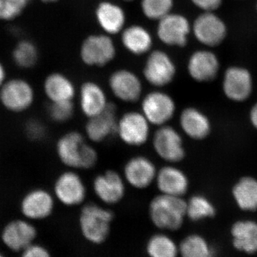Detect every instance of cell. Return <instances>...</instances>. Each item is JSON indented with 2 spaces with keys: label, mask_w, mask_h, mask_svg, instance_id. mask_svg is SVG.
<instances>
[{
  "label": "cell",
  "mask_w": 257,
  "mask_h": 257,
  "mask_svg": "<svg viewBox=\"0 0 257 257\" xmlns=\"http://www.w3.org/2000/svg\"><path fill=\"white\" fill-rule=\"evenodd\" d=\"M55 152L60 163L69 170H92L97 164L99 155L84 134L68 131L59 138Z\"/></svg>",
  "instance_id": "6da1fadb"
},
{
  "label": "cell",
  "mask_w": 257,
  "mask_h": 257,
  "mask_svg": "<svg viewBox=\"0 0 257 257\" xmlns=\"http://www.w3.org/2000/svg\"><path fill=\"white\" fill-rule=\"evenodd\" d=\"M148 212L152 224L158 229L177 231L187 217V201L159 193L150 200Z\"/></svg>",
  "instance_id": "7a4b0ae2"
},
{
  "label": "cell",
  "mask_w": 257,
  "mask_h": 257,
  "mask_svg": "<svg viewBox=\"0 0 257 257\" xmlns=\"http://www.w3.org/2000/svg\"><path fill=\"white\" fill-rule=\"evenodd\" d=\"M114 213L95 203L83 204L79 217L81 233L91 243L104 242L109 234Z\"/></svg>",
  "instance_id": "3957f363"
},
{
  "label": "cell",
  "mask_w": 257,
  "mask_h": 257,
  "mask_svg": "<svg viewBox=\"0 0 257 257\" xmlns=\"http://www.w3.org/2000/svg\"><path fill=\"white\" fill-rule=\"evenodd\" d=\"M35 100V87L23 77L8 78L0 88V105L13 114H23L30 110Z\"/></svg>",
  "instance_id": "277c9868"
},
{
  "label": "cell",
  "mask_w": 257,
  "mask_h": 257,
  "mask_svg": "<svg viewBox=\"0 0 257 257\" xmlns=\"http://www.w3.org/2000/svg\"><path fill=\"white\" fill-rule=\"evenodd\" d=\"M152 126L141 111H127L118 117L115 135L126 146L138 148L151 140Z\"/></svg>",
  "instance_id": "5b68a950"
},
{
  "label": "cell",
  "mask_w": 257,
  "mask_h": 257,
  "mask_svg": "<svg viewBox=\"0 0 257 257\" xmlns=\"http://www.w3.org/2000/svg\"><path fill=\"white\" fill-rule=\"evenodd\" d=\"M140 111L152 126L160 127L169 124L177 111L175 99L161 89L143 95L140 100Z\"/></svg>",
  "instance_id": "8992f818"
},
{
  "label": "cell",
  "mask_w": 257,
  "mask_h": 257,
  "mask_svg": "<svg viewBox=\"0 0 257 257\" xmlns=\"http://www.w3.org/2000/svg\"><path fill=\"white\" fill-rule=\"evenodd\" d=\"M56 201L67 207L83 205L87 199V188L78 171L69 170L56 177L52 191Z\"/></svg>",
  "instance_id": "52a82bcc"
},
{
  "label": "cell",
  "mask_w": 257,
  "mask_h": 257,
  "mask_svg": "<svg viewBox=\"0 0 257 257\" xmlns=\"http://www.w3.org/2000/svg\"><path fill=\"white\" fill-rule=\"evenodd\" d=\"M151 143L155 155L166 164L177 165L186 156L183 138L170 125L157 127L156 131L152 135Z\"/></svg>",
  "instance_id": "ba28073f"
},
{
  "label": "cell",
  "mask_w": 257,
  "mask_h": 257,
  "mask_svg": "<svg viewBox=\"0 0 257 257\" xmlns=\"http://www.w3.org/2000/svg\"><path fill=\"white\" fill-rule=\"evenodd\" d=\"M116 54L112 38L105 33L89 35L81 45V60L89 67H104L114 60Z\"/></svg>",
  "instance_id": "9c48e42d"
},
{
  "label": "cell",
  "mask_w": 257,
  "mask_h": 257,
  "mask_svg": "<svg viewBox=\"0 0 257 257\" xmlns=\"http://www.w3.org/2000/svg\"><path fill=\"white\" fill-rule=\"evenodd\" d=\"M177 74V67L165 51L155 50L149 52L143 68L145 81L156 89L167 87L173 82Z\"/></svg>",
  "instance_id": "30bf717a"
},
{
  "label": "cell",
  "mask_w": 257,
  "mask_h": 257,
  "mask_svg": "<svg viewBox=\"0 0 257 257\" xmlns=\"http://www.w3.org/2000/svg\"><path fill=\"white\" fill-rule=\"evenodd\" d=\"M56 202L52 191L36 187L25 193L20 199V213L23 217L32 222L45 220L53 214Z\"/></svg>",
  "instance_id": "8fae6325"
},
{
  "label": "cell",
  "mask_w": 257,
  "mask_h": 257,
  "mask_svg": "<svg viewBox=\"0 0 257 257\" xmlns=\"http://www.w3.org/2000/svg\"><path fill=\"white\" fill-rule=\"evenodd\" d=\"M158 168L150 157L135 155L125 162L122 175L126 184L136 190H145L155 184Z\"/></svg>",
  "instance_id": "7c38bea8"
},
{
  "label": "cell",
  "mask_w": 257,
  "mask_h": 257,
  "mask_svg": "<svg viewBox=\"0 0 257 257\" xmlns=\"http://www.w3.org/2000/svg\"><path fill=\"white\" fill-rule=\"evenodd\" d=\"M126 184L121 174L114 170H107L94 177L92 190L94 195L105 205H116L124 199Z\"/></svg>",
  "instance_id": "4fadbf2b"
},
{
  "label": "cell",
  "mask_w": 257,
  "mask_h": 257,
  "mask_svg": "<svg viewBox=\"0 0 257 257\" xmlns=\"http://www.w3.org/2000/svg\"><path fill=\"white\" fill-rule=\"evenodd\" d=\"M108 85L111 94L121 102L133 104L143 96L142 79L133 71L119 69L111 74Z\"/></svg>",
  "instance_id": "5bb4252c"
},
{
  "label": "cell",
  "mask_w": 257,
  "mask_h": 257,
  "mask_svg": "<svg viewBox=\"0 0 257 257\" xmlns=\"http://www.w3.org/2000/svg\"><path fill=\"white\" fill-rule=\"evenodd\" d=\"M37 236L36 226L24 217L10 221L1 231L2 242L13 252L21 253L35 243Z\"/></svg>",
  "instance_id": "9a60e30c"
},
{
  "label": "cell",
  "mask_w": 257,
  "mask_h": 257,
  "mask_svg": "<svg viewBox=\"0 0 257 257\" xmlns=\"http://www.w3.org/2000/svg\"><path fill=\"white\" fill-rule=\"evenodd\" d=\"M191 30L188 19L178 13H171L159 20L157 36L167 46L184 47L187 44Z\"/></svg>",
  "instance_id": "2e32d148"
},
{
  "label": "cell",
  "mask_w": 257,
  "mask_h": 257,
  "mask_svg": "<svg viewBox=\"0 0 257 257\" xmlns=\"http://www.w3.org/2000/svg\"><path fill=\"white\" fill-rule=\"evenodd\" d=\"M196 39L207 47H216L224 41L227 29L223 20L213 12L199 15L192 26Z\"/></svg>",
  "instance_id": "e0dca14e"
},
{
  "label": "cell",
  "mask_w": 257,
  "mask_h": 257,
  "mask_svg": "<svg viewBox=\"0 0 257 257\" xmlns=\"http://www.w3.org/2000/svg\"><path fill=\"white\" fill-rule=\"evenodd\" d=\"M116 111L114 103L109 102L102 113L87 119L84 126V135L89 143H101L115 135L118 121Z\"/></svg>",
  "instance_id": "ac0fdd59"
},
{
  "label": "cell",
  "mask_w": 257,
  "mask_h": 257,
  "mask_svg": "<svg viewBox=\"0 0 257 257\" xmlns=\"http://www.w3.org/2000/svg\"><path fill=\"white\" fill-rule=\"evenodd\" d=\"M155 184L160 194L184 197L188 192L189 181L187 175L176 165L166 164L158 169Z\"/></svg>",
  "instance_id": "d6986e66"
},
{
  "label": "cell",
  "mask_w": 257,
  "mask_h": 257,
  "mask_svg": "<svg viewBox=\"0 0 257 257\" xmlns=\"http://www.w3.org/2000/svg\"><path fill=\"white\" fill-rule=\"evenodd\" d=\"M252 87V77L248 69L236 66L226 69L223 79L226 97L234 101H245L251 95Z\"/></svg>",
  "instance_id": "ffe728a7"
},
{
  "label": "cell",
  "mask_w": 257,
  "mask_h": 257,
  "mask_svg": "<svg viewBox=\"0 0 257 257\" xmlns=\"http://www.w3.org/2000/svg\"><path fill=\"white\" fill-rule=\"evenodd\" d=\"M109 104L105 91L100 84L94 81L82 83L79 91V106L87 119L102 113Z\"/></svg>",
  "instance_id": "44dd1931"
},
{
  "label": "cell",
  "mask_w": 257,
  "mask_h": 257,
  "mask_svg": "<svg viewBox=\"0 0 257 257\" xmlns=\"http://www.w3.org/2000/svg\"><path fill=\"white\" fill-rule=\"evenodd\" d=\"M94 14L96 23L106 35L110 36L117 35L126 28V13L116 3L101 1L96 5Z\"/></svg>",
  "instance_id": "7402d4cb"
},
{
  "label": "cell",
  "mask_w": 257,
  "mask_h": 257,
  "mask_svg": "<svg viewBox=\"0 0 257 257\" xmlns=\"http://www.w3.org/2000/svg\"><path fill=\"white\" fill-rule=\"evenodd\" d=\"M187 70L189 76L198 82H211L219 72V60L211 51H196L189 57Z\"/></svg>",
  "instance_id": "603a6c76"
},
{
  "label": "cell",
  "mask_w": 257,
  "mask_h": 257,
  "mask_svg": "<svg viewBox=\"0 0 257 257\" xmlns=\"http://www.w3.org/2000/svg\"><path fill=\"white\" fill-rule=\"evenodd\" d=\"M44 94L50 102L73 101L77 89L72 79L59 72L49 74L42 84Z\"/></svg>",
  "instance_id": "cb8c5ba5"
},
{
  "label": "cell",
  "mask_w": 257,
  "mask_h": 257,
  "mask_svg": "<svg viewBox=\"0 0 257 257\" xmlns=\"http://www.w3.org/2000/svg\"><path fill=\"white\" fill-rule=\"evenodd\" d=\"M179 121L182 131L192 140H202L210 133L209 119L197 108H185L181 111Z\"/></svg>",
  "instance_id": "d4e9b609"
},
{
  "label": "cell",
  "mask_w": 257,
  "mask_h": 257,
  "mask_svg": "<svg viewBox=\"0 0 257 257\" xmlns=\"http://www.w3.org/2000/svg\"><path fill=\"white\" fill-rule=\"evenodd\" d=\"M121 41L126 50L136 56L149 53L153 46L152 34L140 25L126 27L121 32Z\"/></svg>",
  "instance_id": "484cf974"
},
{
  "label": "cell",
  "mask_w": 257,
  "mask_h": 257,
  "mask_svg": "<svg viewBox=\"0 0 257 257\" xmlns=\"http://www.w3.org/2000/svg\"><path fill=\"white\" fill-rule=\"evenodd\" d=\"M232 245L235 249L251 255L257 252V222L252 220H240L231 229Z\"/></svg>",
  "instance_id": "4316f807"
},
{
  "label": "cell",
  "mask_w": 257,
  "mask_h": 257,
  "mask_svg": "<svg viewBox=\"0 0 257 257\" xmlns=\"http://www.w3.org/2000/svg\"><path fill=\"white\" fill-rule=\"evenodd\" d=\"M233 197L241 210L253 211L257 209V179L244 177L233 188Z\"/></svg>",
  "instance_id": "83f0119b"
},
{
  "label": "cell",
  "mask_w": 257,
  "mask_h": 257,
  "mask_svg": "<svg viewBox=\"0 0 257 257\" xmlns=\"http://www.w3.org/2000/svg\"><path fill=\"white\" fill-rule=\"evenodd\" d=\"M11 58L18 68L29 70L38 63L40 52L35 42L28 39H22L13 47Z\"/></svg>",
  "instance_id": "f1b7e54d"
},
{
  "label": "cell",
  "mask_w": 257,
  "mask_h": 257,
  "mask_svg": "<svg viewBox=\"0 0 257 257\" xmlns=\"http://www.w3.org/2000/svg\"><path fill=\"white\" fill-rule=\"evenodd\" d=\"M179 252L182 257H216L213 246L199 234L186 236L179 245Z\"/></svg>",
  "instance_id": "f546056e"
},
{
  "label": "cell",
  "mask_w": 257,
  "mask_h": 257,
  "mask_svg": "<svg viewBox=\"0 0 257 257\" xmlns=\"http://www.w3.org/2000/svg\"><path fill=\"white\" fill-rule=\"evenodd\" d=\"M147 251L150 257H177L179 248L170 236L157 234L149 240Z\"/></svg>",
  "instance_id": "4dcf8cb0"
},
{
  "label": "cell",
  "mask_w": 257,
  "mask_h": 257,
  "mask_svg": "<svg viewBox=\"0 0 257 257\" xmlns=\"http://www.w3.org/2000/svg\"><path fill=\"white\" fill-rule=\"evenodd\" d=\"M215 214L214 205L204 196H192L187 201V217L193 221L214 217Z\"/></svg>",
  "instance_id": "1f68e13d"
},
{
  "label": "cell",
  "mask_w": 257,
  "mask_h": 257,
  "mask_svg": "<svg viewBox=\"0 0 257 257\" xmlns=\"http://www.w3.org/2000/svg\"><path fill=\"white\" fill-rule=\"evenodd\" d=\"M174 0H141L140 8L147 19L153 21L160 20L172 13Z\"/></svg>",
  "instance_id": "d6a6232c"
},
{
  "label": "cell",
  "mask_w": 257,
  "mask_h": 257,
  "mask_svg": "<svg viewBox=\"0 0 257 257\" xmlns=\"http://www.w3.org/2000/svg\"><path fill=\"white\" fill-rule=\"evenodd\" d=\"M32 0H0V22L10 23L21 17Z\"/></svg>",
  "instance_id": "836d02e7"
},
{
  "label": "cell",
  "mask_w": 257,
  "mask_h": 257,
  "mask_svg": "<svg viewBox=\"0 0 257 257\" xmlns=\"http://www.w3.org/2000/svg\"><path fill=\"white\" fill-rule=\"evenodd\" d=\"M47 112L51 121L57 124H64L73 118L75 112L74 101L50 102Z\"/></svg>",
  "instance_id": "e575fe53"
},
{
  "label": "cell",
  "mask_w": 257,
  "mask_h": 257,
  "mask_svg": "<svg viewBox=\"0 0 257 257\" xmlns=\"http://www.w3.org/2000/svg\"><path fill=\"white\" fill-rule=\"evenodd\" d=\"M25 133L31 141L41 142L47 137V126L41 120L33 118L25 123Z\"/></svg>",
  "instance_id": "d590c367"
},
{
  "label": "cell",
  "mask_w": 257,
  "mask_h": 257,
  "mask_svg": "<svg viewBox=\"0 0 257 257\" xmlns=\"http://www.w3.org/2000/svg\"><path fill=\"white\" fill-rule=\"evenodd\" d=\"M20 257H52L45 246L38 243H32L21 252Z\"/></svg>",
  "instance_id": "8d00e7d4"
},
{
  "label": "cell",
  "mask_w": 257,
  "mask_h": 257,
  "mask_svg": "<svg viewBox=\"0 0 257 257\" xmlns=\"http://www.w3.org/2000/svg\"><path fill=\"white\" fill-rule=\"evenodd\" d=\"M191 2L204 12H214L222 3V0H191Z\"/></svg>",
  "instance_id": "74e56055"
},
{
  "label": "cell",
  "mask_w": 257,
  "mask_h": 257,
  "mask_svg": "<svg viewBox=\"0 0 257 257\" xmlns=\"http://www.w3.org/2000/svg\"><path fill=\"white\" fill-rule=\"evenodd\" d=\"M8 77V71L4 63L0 60V88L3 87V84L6 82Z\"/></svg>",
  "instance_id": "f35d334b"
},
{
  "label": "cell",
  "mask_w": 257,
  "mask_h": 257,
  "mask_svg": "<svg viewBox=\"0 0 257 257\" xmlns=\"http://www.w3.org/2000/svg\"><path fill=\"white\" fill-rule=\"evenodd\" d=\"M250 120L251 124L257 130V102L253 105L250 112Z\"/></svg>",
  "instance_id": "ab89813d"
},
{
  "label": "cell",
  "mask_w": 257,
  "mask_h": 257,
  "mask_svg": "<svg viewBox=\"0 0 257 257\" xmlns=\"http://www.w3.org/2000/svg\"><path fill=\"white\" fill-rule=\"evenodd\" d=\"M42 3H45V4H52V3H57L59 0H40Z\"/></svg>",
  "instance_id": "60d3db41"
},
{
  "label": "cell",
  "mask_w": 257,
  "mask_h": 257,
  "mask_svg": "<svg viewBox=\"0 0 257 257\" xmlns=\"http://www.w3.org/2000/svg\"><path fill=\"white\" fill-rule=\"evenodd\" d=\"M0 257H6V256H5L4 253H3V252H1V251H0Z\"/></svg>",
  "instance_id": "b9f144b4"
},
{
  "label": "cell",
  "mask_w": 257,
  "mask_h": 257,
  "mask_svg": "<svg viewBox=\"0 0 257 257\" xmlns=\"http://www.w3.org/2000/svg\"><path fill=\"white\" fill-rule=\"evenodd\" d=\"M122 1L124 2H133L134 0H122Z\"/></svg>",
  "instance_id": "7bdbcfd3"
},
{
  "label": "cell",
  "mask_w": 257,
  "mask_h": 257,
  "mask_svg": "<svg viewBox=\"0 0 257 257\" xmlns=\"http://www.w3.org/2000/svg\"><path fill=\"white\" fill-rule=\"evenodd\" d=\"M256 8H257V7H256Z\"/></svg>",
  "instance_id": "ee69618b"
}]
</instances>
